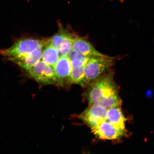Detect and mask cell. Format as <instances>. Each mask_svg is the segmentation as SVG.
<instances>
[{"label":"cell","instance_id":"ba28073f","mask_svg":"<svg viewBox=\"0 0 154 154\" xmlns=\"http://www.w3.org/2000/svg\"><path fill=\"white\" fill-rule=\"evenodd\" d=\"M59 85L70 84L72 65L69 57H61L53 66Z\"/></svg>","mask_w":154,"mask_h":154},{"label":"cell","instance_id":"8fae6325","mask_svg":"<svg viewBox=\"0 0 154 154\" xmlns=\"http://www.w3.org/2000/svg\"><path fill=\"white\" fill-rule=\"evenodd\" d=\"M106 120L116 128L126 131V119L120 106L113 107L107 109Z\"/></svg>","mask_w":154,"mask_h":154},{"label":"cell","instance_id":"3957f363","mask_svg":"<svg viewBox=\"0 0 154 154\" xmlns=\"http://www.w3.org/2000/svg\"><path fill=\"white\" fill-rule=\"evenodd\" d=\"M47 40L23 38L17 40L8 49H0V55L8 58L28 54L34 50L43 48Z\"/></svg>","mask_w":154,"mask_h":154},{"label":"cell","instance_id":"30bf717a","mask_svg":"<svg viewBox=\"0 0 154 154\" xmlns=\"http://www.w3.org/2000/svg\"><path fill=\"white\" fill-rule=\"evenodd\" d=\"M42 48H40L34 50L28 54L8 59L26 70L35 65L42 59Z\"/></svg>","mask_w":154,"mask_h":154},{"label":"cell","instance_id":"7a4b0ae2","mask_svg":"<svg viewBox=\"0 0 154 154\" xmlns=\"http://www.w3.org/2000/svg\"><path fill=\"white\" fill-rule=\"evenodd\" d=\"M114 63V57H90L85 66L86 86L110 69Z\"/></svg>","mask_w":154,"mask_h":154},{"label":"cell","instance_id":"5bb4252c","mask_svg":"<svg viewBox=\"0 0 154 154\" xmlns=\"http://www.w3.org/2000/svg\"><path fill=\"white\" fill-rule=\"evenodd\" d=\"M72 34L65 29L60 28L57 33L48 40L54 47L58 50L65 40Z\"/></svg>","mask_w":154,"mask_h":154},{"label":"cell","instance_id":"4fadbf2b","mask_svg":"<svg viewBox=\"0 0 154 154\" xmlns=\"http://www.w3.org/2000/svg\"><path fill=\"white\" fill-rule=\"evenodd\" d=\"M75 36L74 34L70 35L61 44L57 50L60 57H69L73 50V41Z\"/></svg>","mask_w":154,"mask_h":154},{"label":"cell","instance_id":"5b68a950","mask_svg":"<svg viewBox=\"0 0 154 154\" xmlns=\"http://www.w3.org/2000/svg\"><path fill=\"white\" fill-rule=\"evenodd\" d=\"M71 65L70 84H76L86 87L85 78V66L90 57L84 56L73 51L69 56Z\"/></svg>","mask_w":154,"mask_h":154},{"label":"cell","instance_id":"277c9868","mask_svg":"<svg viewBox=\"0 0 154 154\" xmlns=\"http://www.w3.org/2000/svg\"><path fill=\"white\" fill-rule=\"evenodd\" d=\"M26 71L29 77L38 83L43 85H59L53 67L47 64L41 59Z\"/></svg>","mask_w":154,"mask_h":154},{"label":"cell","instance_id":"52a82bcc","mask_svg":"<svg viewBox=\"0 0 154 154\" xmlns=\"http://www.w3.org/2000/svg\"><path fill=\"white\" fill-rule=\"evenodd\" d=\"M91 129L95 135L103 140L120 139L125 136L126 132V131L116 128L107 120Z\"/></svg>","mask_w":154,"mask_h":154},{"label":"cell","instance_id":"9c48e42d","mask_svg":"<svg viewBox=\"0 0 154 154\" xmlns=\"http://www.w3.org/2000/svg\"><path fill=\"white\" fill-rule=\"evenodd\" d=\"M72 49L73 51L87 57L107 56L98 51L88 40L77 36L73 41Z\"/></svg>","mask_w":154,"mask_h":154},{"label":"cell","instance_id":"8992f818","mask_svg":"<svg viewBox=\"0 0 154 154\" xmlns=\"http://www.w3.org/2000/svg\"><path fill=\"white\" fill-rule=\"evenodd\" d=\"M107 112V109L100 106L90 105L78 118L92 129L106 120Z\"/></svg>","mask_w":154,"mask_h":154},{"label":"cell","instance_id":"6da1fadb","mask_svg":"<svg viewBox=\"0 0 154 154\" xmlns=\"http://www.w3.org/2000/svg\"><path fill=\"white\" fill-rule=\"evenodd\" d=\"M89 86L86 97L90 105L100 106L107 109L120 106L121 100L112 72L104 73Z\"/></svg>","mask_w":154,"mask_h":154},{"label":"cell","instance_id":"7c38bea8","mask_svg":"<svg viewBox=\"0 0 154 154\" xmlns=\"http://www.w3.org/2000/svg\"><path fill=\"white\" fill-rule=\"evenodd\" d=\"M42 50V60L53 67L60 57L57 50L47 40Z\"/></svg>","mask_w":154,"mask_h":154}]
</instances>
